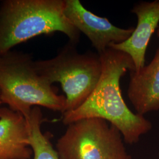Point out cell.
Segmentation results:
<instances>
[{
    "mask_svg": "<svg viewBox=\"0 0 159 159\" xmlns=\"http://www.w3.org/2000/svg\"><path fill=\"white\" fill-rule=\"evenodd\" d=\"M102 72L94 90L85 102L73 111L63 114V124L68 125L80 120H104L121 133L125 142L133 144L152 128L143 116L128 107L120 89L121 78L127 71L136 70L131 57L122 51L108 48L99 54Z\"/></svg>",
    "mask_w": 159,
    "mask_h": 159,
    "instance_id": "6da1fadb",
    "label": "cell"
},
{
    "mask_svg": "<svg viewBox=\"0 0 159 159\" xmlns=\"http://www.w3.org/2000/svg\"><path fill=\"white\" fill-rule=\"evenodd\" d=\"M65 0H6L0 5V56L43 34L60 32L77 46L80 33L64 14Z\"/></svg>",
    "mask_w": 159,
    "mask_h": 159,
    "instance_id": "7a4b0ae2",
    "label": "cell"
},
{
    "mask_svg": "<svg viewBox=\"0 0 159 159\" xmlns=\"http://www.w3.org/2000/svg\"><path fill=\"white\" fill-rule=\"evenodd\" d=\"M28 54L10 51L0 56V94L2 103L26 119L32 107L64 113L66 98L35 70Z\"/></svg>",
    "mask_w": 159,
    "mask_h": 159,
    "instance_id": "3957f363",
    "label": "cell"
},
{
    "mask_svg": "<svg viewBox=\"0 0 159 159\" xmlns=\"http://www.w3.org/2000/svg\"><path fill=\"white\" fill-rule=\"evenodd\" d=\"M76 47L68 41L56 57L34 62L35 70L43 79L51 84L60 83L66 98L65 112L73 111L85 102L102 72L99 54L91 51L79 53Z\"/></svg>",
    "mask_w": 159,
    "mask_h": 159,
    "instance_id": "277c9868",
    "label": "cell"
},
{
    "mask_svg": "<svg viewBox=\"0 0 159 159\" xmlns=\"http://www.w3.org/2000/svg\"><path fill=\"white\" fill-rule=\"evenodd\" d=\"M120 131L104 120H80L67 125L56 143L61 159H131Z\"/></svg>",
    "mask_w": 159,
    "mask_h": 159,
    "instance_id": "5b68a950",
    "label": "cell"
},
{
    "mask_svg": "<svg viewBox=\"0 0 159 159\" xmlns=\"http://www.w3.org/2000/svg\"><path fill=\"white\" fill-rule=\"evenodd\" d=\"M64 14L68 21L90 41L98 54L113 44L127 40L134 28L122 29L87 10L79 0H65Z\"/></svg>",
    "mask_w": 159,
    "mask_h": 159,
    "instance_id": "8992f818",
    "label": "cell"
},
{
    "mask_svg": "<svg viewBox=\"0 0 159 159\" xmlns=\"http://www.w3.org/2000/svg\"><path fill=\"white\" fill-rule=\"evenodd\" d=\"M131 12L136 16V27L127 40L110 48L128 54L134 64L135 71H138L145 66L148 43L159 27V0L139 2L133 7Z\"/></svg>",
    "mask_w": 159,
    "mask_h": 159,
    "instance_id": "52a82bcc",
    "label": "cell"
},
{
    "mask_svg": "<svg viewBox=\"0 0 159 159\" xmlns=\"http://www.w3.org/2000/svg\"><path fill=\"white\" fill-rule=\"evenodd\" d=\"M127 96L136 113L159 110V47L153 60L138 71H130Z\"/></svg>",
    "mask_w": 159,
    "mask_h": 159,
    "instance_id": "ba28073f",
    "label": "cell"
},
{
    "mask_svg": "<svg viewBox=\"0 0 159 159\" xmlns=\"http://www.w3.org/2000/svg\"><path fill=\"white\" fill-rule=\"evenodd\" d=\"M26 119L20 113L2 107L0 114V159H30Z\"/></svg>",
    "mask_w": 159,
    "mask_h": 159,
    "instance_id": "9c48e42d",
    "label": "cell"
},
{
    "mask_svg": "<svg viewBox=\"0 0 159 159\" xmlns=\"http://www.w3.org/2000/svg\"><path fill=\"white\" fill-rule=\"evenodd\" d=\"M29 127V143L33 152V159H61L50 142V134L43 133L41 125L44 119L39 107H34L26 118Z\"/></svg>",
    "mask_w": 159,
    "mask_h": 159,
    "instance_id": "30bf717a",
    "label": "cell"
},
{
    "mask_svg": "<svg viewBox=\"0 0 159 159\" xmlns=\"http://www.w3.org/2000/svg\"><path fill=\"white\" fill-rule=\"evenodd\" d=\"M2 104V100H1V94H0V114H1V110H2V107H1V104Z\"/></svg>",
    "mask_w": 159,
    "mask_h": 159,
    "instance_id": "8fae6325",
    "label": "cell"
},
{
    "mask_svg": "<svg viewBox=\"0 0 159 159\" xmlns=\"http://www.w3.org/2000/svg\"><path fill=\"white\" fill-rule=\"evenodd\" d=\"M157 35L158 37H159V25L158 28L157 29Z\"/></svg>",
    "mask_w": 159,
    "mask_h": 159,
    "instance_id": "7c38bea8",
    "label": "cell"
},
{
    "mask_svg": "<svg viewBox=\"0 0 159 159\" xmlns=\"http://www.w3.org/2000/svg\"></svg>",
    "mask_w": 159,
    "mask_h": 159,
    "instance_id": "4fadbf2b",
    "label": "cell"
}]
</instances>
